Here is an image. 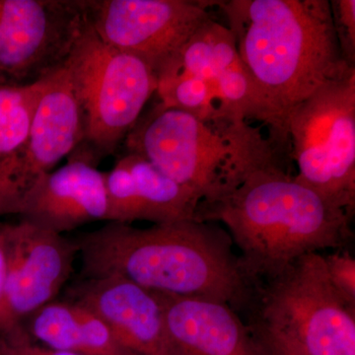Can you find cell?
Here are the masks:
<instances>
[{
	"mask_svg": "<svg viewBox=\"0 0 355 355\" xmlns=\"http://www.w3.org/2000/svg\"><path fill=\"white\" fill-rule=\"evenodd\" d=\"M0 355H76L37 345L23 324L0 334Z\"/></svg>",
	"mask_w": 355,
	"mask_h": 355,
	"instance_id": "44dd1931",
	"label": "cell"
},
{
	"mask_svg": "<svg viewBox=\"0 0 355 355\" xmlns=\"http://www.w3.org/2000/svg\"><path fill=\"white\" fill-rule=\"evenodd\" d=\"M87 21L84 0H0V73L32 84L67 64Z\"/></svg>",
	"mask_w": 355,
	"mask_h": 355,
	"instance_id": "9c48e42d",
	"label": "cell"
},
{
	"mask_svg": "<svg viewBox=\"0 0 355 355\" xmlns=\"http://www.w3.org/2000/svg\"><path fill=\"white\" fill-rule=\"evenodd\" d=\"M1 78H2V76H1V73H0V83H1Z\"/></svg>",
	"mask_w": 355,
	"mask_h": 355,
	"instance_id": "d4e9b609",
	"label": "cell"
},
{
	"mask_svg": "<svg viewBox=\"0 0 355 355\" xmlns=\"http://www.w3.org/2000/svg\"><path fill=\"white\" fill-rule=\"evenodd\" d=\"M260 342V340H259ZM261 347H263L266 355H299L291 350L284 349L279 345H272V343H266L260 342Z\"/></svg>",
	"mask_w": 355,
	"mask_h": 355,
	"instance_id": "7402d4cb",
	"label": "cell"
},
{
	"mask_svg": "<svg viewBox=\"0 0 355 355\" xmlns=\"http://www.w3.org/2000/svg\"><path fill=\"white\" fill-rule=\"evenodd\" d=\"M261 101L286 128L287 114L355 67L343 57L329 0L216 1Z\"/></svg>",
	"mask_w": 355,
	"mask_h": 355,
	"instance_id": "7a4b0ae2",
	"label": "cell"
},
{
	"mask_svg": "<svg viewBox=\"0 0 355 355\" xmlns=\"http://www.w3.org/2000/svg\"><path fill=\"white\" fill-rule=\"evenodd\" d=\"M6 273L7 266L6 254H4L3 247H2L1 243H0V297H1L2 293H3L4 286H6Z\"/></svg>",
	"mask_w": 355,
	"mask_h": 355,
	"instance_id": "603a6c76",
	"label": "cell"
},
{
	"mask_svg": "<svg viewBox=\"0 0 355 355\" xmlns=\"http://www.w3.org/2000/svg\"><path fill=\"white\" fill-rule=\"evenodd\" d=\"M107 220L171 223L196 218L200 200L146 158L127 153L105 173Z\"/></svg>",
	"mask_w": 355,
	"mask_h": 355,
	"instance_id": "9a60e30c",
	"label": "cell"
},
{
	"mask_svg": "<svg viewBox=\"0 0 355 355\" xmlns=\"http://www.w3.org/2000/svg\"><path fill=\"white\" fill-rule=\"evenodd\" d=\"M74 303L100 318L133 355H178L153 291L123 279H87L73 291Z\"/></svg>",
	"mask_w": 355,
	"mask_h": 355,
	"instance_id": "4fadbf2b",
	"label": "cell"
},
{
	"mask_svg": "<svg viewBox=\"0 0 355 355\" xmlns=\"http://www.w3.org/2000/svg\"><path fill=\"white\" fill-rule=\"evenodd\" d=\"M32 338L76 355H133L94 313L74 302H51L29 316Z\"/></svg>",
	"mask_w": 355,
	"mask_h": 355,
	"instance_id": "e0dca14e",
	"label": "cell"
},
{
	"mask_svg": "<svg viewBox=\"0 0 355 355\" xmlns=\"http://www.w3.org/2000/svg\"><path fill=\"white\" fill-rule=\"evenodd\" d=\"M284 162L248 173L216 200L200 203L196 212L198 220L227 228L254 284L305 254L338 249L352 234L354 216L296 181Z\"/></svg>",
	"mask_w": 355,
	"mask_h": 355,
	"instance_id": "3957f363",
	"label": "cell"
},
{
	"mask_svg": "<svg viewBox=\"0 0 355 355\" xmlns=\"http://www.w3.org/2000/svg\"><path fill=\"white\" fill-rule=\"evenodd\" d=\"M83 139V111L62 67L49 76L25 144L1 160L15 193V210L40 178L69 157Z\"/></svg>",
	"mask_w": 355,
	"mask_h": 355,
	"instance_id": "7c38bea8",
	"label": "cell"
},
{
	"mask_svg": "<svg viewBox=\"0 0 355 355\" xmlns=\"http://www.w3.org/2000/svg\"><path fill=\"white\" fill-rule=\"evenodd\" d=\"M107 214L105 173L77 159L40 178L15 210L22 220L58 234L107 220Z\"/></svg>",
	"mask_w": 355,
	"mask_h": 355,
	"instance_id": "5bb4252c",
	"label": "cell"
},
{
	"mask_svg": "<svg viewBox=\"0 0 355 355\" xmlns=\"http://www.w3.org/2000/svg\"><path fill=\"white\" fill-rule=\"evenodd\" d=\"M211 3L193 0H84L89 22L99 38L141 58L154 72L211 18Z\"/></svg>",
	"mask_w": 355,
	"mask_h": 355,
	"instance_id": "30bf717a",
	"label": "cell"
},
{
	"mask_svg": "<svg viewBox=\"0 0 355 355\" xmlns=\"http://www.w3.org/2000/svg\"><path fill=\"white\" fill-rule=\"evenodd\" d=\"M258 286L261 343L299 355H355V308L331 286L324 256L310 253Z\"/></svg>",
	"mask_w": 355,
	"mask_h": 355,
	"instance_id": "52a82bcc",
	"label": "cell"
},
{
	"mask_svg": "<svg viewBox=\"0 0 355 355\" xmlns=\"http://www.w3.org/2000/svg\"><path fill=\"white\" fill-rule=\"evenodd\" d=\"M64 67L84 119V139L69 159L95 165L123 144L157 78L141 58L103 42L88 18Z\"/></svg>",
	"mask_w": 355,
	"mask_h": 355,
	"instance_id": "8992f818",
	"label": "cell"
},
{
	"mask_svg": "<svg viewBox=\"0 0 355 355\" xmlns=\"http://www.w3.org/2000/svg\"><path fill=\"white\" fill-rule=\"evenodd\" d=\"M294 179L336 209H355V69L324 84L287 114Z\"/></svg>",
	"mask_w": 355,
	"mask_h": 355,
	"instance_id": "ba28073f",
	"label": "cell"
},
{
	"mask_svg": "<svg viewBox=\"0 0 355 355\" xmlns=\"http://www.w3.org/2000/svg\"><path fill=\"white\" fill-rule=\"evenodd\" d=\"M331 286L347 304L355 308V259L349 252H334L324 257Z\"/></svg>",
	"mask_w": 355,
	"mask_h": 355,
	"instance_id": "d6986e66",
	"label": "cell"
},
{
	"mask_svg": "<svg viewBox=\"0 0 355 355\" xmlns=\"http://www.w3.org/2000/svg\"><path fill=\"white\" fill-rule=\"evenodd\" d=\"M263 123L216 125L156 103L125 137L128 153L146 158L166 176L209 202L248 173L289 156L286 137Z\"/></svg>",
	"mask_w": 355,
	"mask_h": 355,
	"instance_id": "277c9868",
	"label": "cell"
},
{
	"mask_svg": "<svg viewBox=\"0 0 355 355\" xmlns=\"http://www.w3.org/2000/svg\"><path fill=\"white\" fill-rule=\"evenodd\" d=\"M6 254V286L0 297V334L51 302L69 279L78 246L62 234L29 222L0 227Z\"/></svg>",
	"mask_w": 355,
	"mask_h": 355,
	"instance_id": "8fae6325",
	"label": "cell"
},
{
	"mask_svg": "<svg viewBox=\"0 0 355 355\" xmlns=\"http://www.w3.org/2000/svg\"><path fill=\"white\" fill-rule=\"evenodd\" d=\"M153 292L178 355H266L227 303Z\"/></svg>",
	"mask_w": 355,
	"mask_h": 355,
	"instance_id": "2e32d148",
	"label": "cell"
},
{
	"mask_svg": "<svg viewBox=\"0 0 355 355\" xmlns=\"http://www.w3.org/2000/svg\"><path fill=\"white\" fill-rule=\"evenodd\" d=\"M73 241L87 279L116 275L150 291L229 305L253 292L230 236L214 222L195 218L147 228L109 222Z\"/></svg>",
	"mask_w": 355,
	"mask_h": 355,
	"instance_id": "6da1fadb",
	"label": "cell"
},
{
	"mask_svg": "<svg viewBox=\"0 0 355 355\" xmlns=\"http://www.w3.org/2000/svg\"><path fill=\"white\" fill-rule=\"evenodd\" d=\"M330 4L343 57L355 67V0H331Z\"/></svg>",
	"mask_w": 355,
	"mask_h": 355,
	"instance_id": "ffe728a7",
	"label": "cell"
},
{
	"mask_svg": "<svg viewBox=\"0 0 355 355\" xmlns=\"http://www.w3.org/2000/svg\"><path fill=\"white\" fill-rule=\"evenodd\" d=\"M49 76L32 84L0 83V160L25 144Z\"/></svg>",
	"mask_w": 355,
	"mask_h": 355,
	"instance_id": "ac0fdd59",
	"label": "cell"
},
{
	"mask_svg": "<svg viewBox=\"0 0 355 355\" xmlns=\"http://www.w3.org/2000/svg\"><path fill=\"white\" fill-rule=\"evenodd\" d=\"M155 73V94L164 106L188 112L212 125L251 121L286 133L261 101L232 32L212 17Z\"/></svg>",
	"mask_w": 355,
	"mask_h": 355,
	"instance_id": "5b68a950",
	"label": "cell"
},
{
	"mask_svg": "<svg viewBox=\"0 0 355 355\" xmlns=\"http://www.w3.org/2000/svg\"><path fill=\"white\" fill-rule=\"evenodd\" d=\"M9 207H10V200H9L8 193L6 187L0 181V216L8 214Z\"/></svg>",
	"mask_w": 355,
	"mask_h": 355,
	"instance_id": "cb8c5ba5",
	"label": "cell"
}]
</instances>
